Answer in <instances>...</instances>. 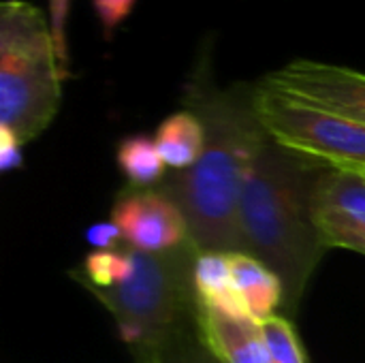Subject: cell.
Instances as JSON below:
<instances>
[{"label": "cell", "mask_w": 365, "mask_h": 363, "mask_svg": "<svg viewBox=\"0 0 365 363\" xmlns=\"http://www.w3.org/2000/svg\"><path fill=\"white\" fill-rule=\"evenodd\" d=\"M21 167V143L9 131L0 128V169L4 173Z\"/></svg>", "instance_id": "20"}, {"label": "cell", "mask_w": 365, "mask_h": 363, "mask_svg": "<svg viewBox=\"0 0 365 363\" xmlns=\"http://www.w3.org/2000/svg\"><path fill=\"white\" fill-rule=\"evenodd\" d=\"M66 71L49 21L24 0L0 4V128L24 145L56 118Z\"/></svg>", "instance_id": "4"}, {"label": "cell", "mask_w": 365, "mask_h": 363, "mask_svg": "<svg viewBox=\"0 0 365 363\" xmlns=\"http://www.w3.org/2000/svg\"><path fill=\"white\" fill-rule=\"evenodd\" d=\"M263 340L274 363H306V355L293 323L287 317L274 315L267 321L259 323Z\"/></svg>", "instance_id": "15"}, {"label": "cell", "mask_w": 365, "mask_h": 363, "mask_svg": "<svg viewBox=\"0 0 365 363\" xmlns=\"http://www.w3.org/2000/svg\"><path fill=\"white\" fill-rule=\"evenodd\" d=\"M314 220L365 218V173L325 167L312 190Z\"/></svg>", "instance_id": "10"}, {"label": "cell", "mask_w": 365, "mask_h": 363, "mask_svg": "<svg viewBox=\"0 0 365 363\" xmlns=\"http://www.w3.org/2000/svg\"><path fill=\"white\" fill-rule=\"evenodd\" d=\"M327 248H349L365 255V218H323L317 220Z\"/></svg>", "instance_id": "16"}, {"label": "cell", "mask_w": 365, "mask_h": 363, "mask_svg": "<svg viewBox=\"0 0 365 363\" xmlns=\"http://www.w3.org/2000/svg\"><path fill=\"white\" fill-rule=\"evenodd\" d=\"M68 9H71V0H49V28H51V36H53L56 49H58V58H60L66 75H68V64H71L68 34H66Z\"/></svg>", "instance_id": "17"}, {"label": "cell", "mask_w": 365, "mask_h": 363, "mask_svg": "<svg viewBox=\"0 0 365 363\" xmlns=\"http://www.w3.org/2000/svg\"><path fill=\"white\" fill-rule=\"evenodd\" d=\"M323 169L265 135L240 193L244 252L280 278L289 312H297L317 265L329 250L312 212V190Z\"/></svg>", "instance_id": "2"}, {"label": "cell", "mask_w": 365, "mask_h": 363, "mask_svg": "<svg viewBox=\"0 0 365 363\" xmlns=\"http://www.w3.org/2000/svg\"><path fill=\"white\" fill-rule=\"evenodd\" d=\"M126 246L143 252H167L188 242V225L180 208L163 190L133 188L111 210Z\"/></svg>", "instance_id": "7"}, {"label": "cell", "mask_w": 365, "mask_h": 363, "mask_svg": "<svg viewBox=\"0 0 365 363\" xmlns=\"http://www.w3.org/2000/svg\"><path fill=\"white\" fill-rule=\"evenodd\" d=\"M199 329L203 342L220 363H274L261 325L246 315L199 304Z\"/></svg>", "instance_id": "8"}, {"label": "cell", "mask_w": 365, "mask_h": 363, "mask_svg": "<svg viewBox=\"0 0 365 363\" xmlns=\"http://www.w3.org/2000/svg\"><path fill=\"white\" fill-rule=\"evenodd\" d=\"M190 242L167 252H143L128 246V270L111 287L92 295L111 312L122 342L135 362L150 359L167 338L199 312Z\"/></svg>", "instance_id": "3"}, {"label": "cell", "mask_w": 365, "mask_h": 363, "mask_svg": "<svg viewBox=\"0 0 365 363\" xmlns=\"http://www.w3.org/2000/svg\"><path fill=\"white\" fill-rule=\"evenodd\" d=\"M141 363H220L203 342L199 329V312L184 321L167 342L145 362Z\"/></svg>", "instance_id": "14"}, {"label": "cell", "mask_w": 365, "mask_h": 363, "mask_svg": "<svg viewBox=\"0 0 365 363\" xmlns=\"http://www.w3.org/2000/svg\"><path fill=\"white\" fill-rule=\"evenodd\" d=\"M118 167L133 188H150L165 178V160L154 143L145 135L126 137L118 145Z\"/></svg>", "instance_id": "13"}, {"label": "cell", "mask_w": 365, "mask_h": 363, "mask_svg": "<svg viewBox=\"0 0 365 363\" xmlns=\"http://www.w3.org/2000/svg\"><path fill=\"white\" fill-rule=\"evenodd\" d=\"M195 289L199 304L244 315L233 287L231 252H199L195 263Z\"/></svg>", "instance_id": "12"}, {"label": "cell", "mask_w": 365, "mask_h": 363, "mask_svg": "<svg viewBox=\"0 0 365 363\" xmlns=\"http://www.w3.org/2000/svg\"><path fill=\"white\" fill-rule=\"evenodd\" d=\"M231 274L246 317L263 323L276 315V308L284 302V287L265 263L246 252H231Z\"/></svg>", "instance_id": "9"}, {"label": "cell", "mask_w": 365, "mask_h": 363, "mask_svg": "<svg viewBox=\"0 0 365 363\" xmlns=\"http://www.w3.org/2000/svg\"><path fill=\"white\" fill-rule=\"evenodd\" d=\"M186 105L205 126V150L160 190L184 214L197 252H244L240 193L252 154L267 135L255 113L252 90L218 88L201 62L186 86Z\"/></svg>", "instance_id": "1"}, {"label": "cell", "mask_w": 365, "mask_h": 363, "mask_svg": "<svg viewBox=\"0 0 365 363\" xmlns=\"http://www.w3.org/2000/svg\"><path fill=\"white\" fill-rule=\"evenodd\" d=\"M86 240L90 242V246H94L96 250H115L124 244L122 233L118 229V225L113 220H105V223H94L88 231H86Z\"/></svg>", "instance_id": "19"}, {"label": "cell", "mask_w": 365, "mask_h": 363, "mask_svg": "<svg viewBox=\"0 0 365 363\" xmlns=\"http://www.w3.org/2000/svg\"><path fill=\"white\" fill-rule=\"evenodd\" d=\"M154 143L167 167L186 171L201 158L205 150V126L195 111H175L160 122Z\"/></svg>", "instance_id": "11"}, {"label": "cell", "mask_w": 365, "mask_h": 363, "mask_svg": "<svg viewBox=\"0 0 365 363\" xmlns=\"http://www.w3.org/2000/svg\"><path fill=\"white\" fill-rule=\"evenodd\" d=\"M137 0H92L96 19L101 24L103 36L111 39L113 32L120 28V24L130 15Z\"/></svg>", "instance_id": "18"}, {"label": "cell", "mask_w": 365, "mask_h": 363, "mask_svg": "<svg viewBox=\"0 0 365 363\" xmlns=\"http://www.w3.org/2000/svg\"><path fill=\"white\" fill-rule=\"evenodd\" d=\"M263 81L365 126V73L361 71L317 60H293Z\"/></svg>", "instance_id": "6"}, {"label": "cell", "mask_w": 365, "mask_h": 363, "mask_svg": "<svg viewBox=\"0 0 365 363\" xmlns=\"http://www.w3.org/2000/svg\"><path fill=\"white\" fill-rule=\"evenodd\" d=\"M255 113L282 148L329 169L365 173V126L299 101L261 81L252 88Z\"/></svg>", "instance_id": "5"}]
</instances>
